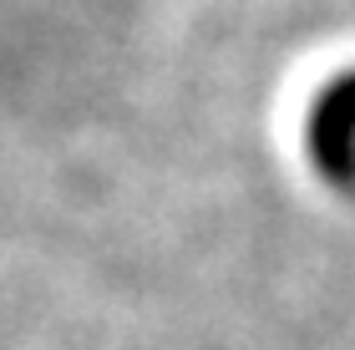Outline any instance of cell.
Returning <instances> with one entry per match:
<instances>
[{
  "label": "cell",
  "mask_w": 355,
  "mask_h": 350,
  "mask_svg": "<svg viewBox=\"0 0 355 350\" xmlns=\"http://www.w3.org/2000/svg\"><path fill=\"white\" fill-rule=\"evenodd\" d=\"M304 137H310V157L320 178L355 193V67L320 87Z\"/></svg>",
  "instance_id": "cell-1"
}]
</instances>
